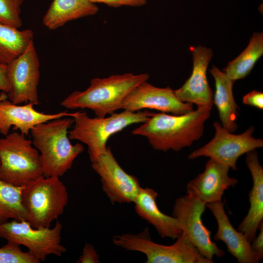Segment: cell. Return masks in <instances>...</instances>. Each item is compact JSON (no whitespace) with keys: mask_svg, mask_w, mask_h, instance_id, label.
I'll return each instance as SVG.
<instances>
[{"mask_svg":"<svg viewBox=\"0 0 263 263\" xmlns=\"http://www.w3.org/2000/svg\"><path fill=\"white\" fill-rule=\"evenodd\" d=\"M210 115V111L203 107L181 115L154 113L132 133L146 137L156 150L178 151L202 137Z\"/></svg>","mask_w":263,"mask_h":263,"instance_id":"1","label":"cell"},{"mask_svg":"<svg viewBox=\"0 0 263 263\" xmlns=\"http://www.w3.org/2000/svg\"><path fill=\"white\" fill-rule=\"evenodd\" d=\"M74 118H59L39 124L30 131L34 147L40 153L44 176L60 177L84 150L80 143L71 144L68 129Z\"/></svg>","mask_w":263,"mask_h":263,"instance_id":"2","label":"cell"},{"mask_svg":"<svg viewBox=\"0 0 263 263\" xmlns=\"http://www.w3.org/2000/svg\"><path fill=\"white\" fill-rule=\"evenodd\" d=\"M149 77L146 73H125L106 78H94L86 90L73 92L60 105L69 109H89L96 117H104L122 109V103L129 93Z\"/></svg>","mask_w":263,"mask_h":263,"instance_id":"3","label":"cell"},{"mask_svg":"<svg viewBox=\"0 0 263 263\" xmlns=\"http://www.w3.org/2000/svg\"><path fill=\"white\" fill-rule=\"evenodd\" d=\"M147 110L131 112L124 110L106 117H90L86 113L76 112L73 129L69 131L70 139L76 140L88 146V152L92 162L96 161L107 150V142L113 134L128 126L143 123L153 114Z\"/></svg>","mask_w":263,"mask_h":263,"instance_id":"4","label":"cell"},{"mask_svg":"<svg viewBox=\"0 0 263 263\" xmlns=\"http://www.w3.org/2000/svg\"><path fill=\"white\" fill-rule=\"evenodd\" d=\"M44 176L40 154L32 140L13 132L0 138V178L24 187Z\"/></svg>","mask_w":263,"mask_h":263,"instance_id":"5","label":"cell"},{"mask_svg":"<svg viewBox=\"0 0 263 263\" xmlns=\"http://www.w3.org/2000/svg\"><path fill=\"white\" fill-rule=\"evenodd\" d=\"M21 200L32 227H51L63 214L68 193L59 177L43 176L23 187Z\"/></svg>","mask_w":263,"mask_h":263,"instance_id":"6","label":"cell"},{"mask_svg":"<svg viewBox=\"0 0 263 263\" xmlns=\"http://www.w3.org/2000/svg\"><path fill=\"white\" fill-rule=\"evenodd\" d=\"M113 243L127 250L144 254L146 263H213L202 255L183 233L173 244L165 245L153 242L148 227L138 234L115 235Z\"/></svg>","mask_w":263,"mask_h":263,"instance_id":"7","label":"cell"},{"mask_svg":"<svg viewBox=\"0 0 263 263\" xmlns=\"http://www.w3.org/2000/svg\"><path fill=\"white\" fill-rule=\"evenodd\" d=\"M62 228L58 221L52 228H34L27 221L13 220L0 223V238L26 247L41 262L49 255L60 257L67 251L61 244Z\"/></svg>","mask_w":263,"mask_h":263,"instance_id":"8","label":"cell"},{"mask_svg":"<svg viewBox=\"0 0 263 263\" xmlns=\"http://www.w3.org/2000/svg\"><path fill=\"white\" fill-rule=\"evenodd\" d=\"M215 132L213 138L207 144L193 151L188 156L194 159L208 157L237 170L238 159L244 154L263 147V140L253 135L254 127H249L243 133L235 134L224 129L218 122L213 123Z\"/></svg>","mask_w":263,"mask_h":263,"instance_id":"9","label":"cell"},{"mask_svg":"<svg viewBox=\"0 0 263 263\" xmlns=\"http://www.w3.org/2000/svg\"><path fill=\"white\" fill-rule=\"evenodd\" d=\"M206 207L204 203L187 194L175 200L172 216L177 220L182 233L199 252L213 260L214 256L223 257L225 252L211 240V232L202 222L201 216Z\"/></svg>","mask_w":263,"mask_h":263,"instance_id":"10","label":"cell"},{"mask_svg":"<svg viewBox=\"0 0 263 263\" xmlns=\"http://www.w3.org/2000/svg\"><path fill=\"white\" fill-rule=\"evenodd\" d=\"M39 66L33 39L23 53L6 64V75L10 88L7 95L10 101L18 105L39 103Z\"/></svg>","mask_w":263,"mask_h":263,"instance_id":"11","label":"cell"},{"mask_svg":"<svg viewBox=\"0 0 263 263\" xmlns=\"http://www.w3.org/2000/svg\"><path fill=\"white\" fill-rule=\"evenodd\" d=\"M92 163V168L100 177L103 191L112 203L134 202L141 188L139 182L121 167L109 147Z\"/></svg>","mask_w":263,"mask_h":263,"instance_id":"12","label":"cell"},{"mask_svg":"<svg viewBox=\"0 0 263 263\" xmlns=\"http://www.w3.org/2000/svg\"><path fill=\"white\" fill-rule=\"evenodd\" d=\"M122 109L131 112L150 109L162 113L181 115L193 110L192 104L180 101L174 90L158 88L144 81L135 87L124 99Z\"/></svg>","mask_w":263,"mask_h":263,"instance_id":"13","label":"cell"},{"mask_svg":"<svg viewBox=\"0 0 263 263\" xmlns=\"http://www.w3.org/2000/svg\"><path fill=\"white\" fill-rule=\"evenodd\" d=\"M193 69L191 75L180 88L174 91L176 97L181 102L194 104L197 107L211 111L213 92L207 76V71L213 56L211 49L201 45L191 47Z\"/></svg>","mask_w":263,"mask_h":263,"instance_id":"14","label":"cell"},{"mask_svg":"<svg viewBox=\"0 0 263 263\" xmlns=\"http://www.w3.org/2000/svg\"><path fill=\"white\" fill-rule=\"evenodd\" d=\"M230 168L210 158L204 171L190 180L187 185V193L206 205L222 202L225 191L238 183L237 179L228 175Z\"/></svg>","mask_w":263,"mask_h":263,"instance_id":"15","label":"cell"},{"mask_svg":"<svg viewBox=\"0 0 263 263\" xmlns=\"http://www.w3.org/2000/svg\"><path fill=\"white\" fill-rule=\"evenodd\" d=\"M35 104L27 103L21 105L7 99L0 101V133L7 135L12 126L24 135L29 134L35 126L55 119L65 116L73 117L75 113L67 111L53 114H46L36 111Z\"/></svg>","mask_w":263,"mask_h":263,"instance_id":"16","label":"cell"},{"mask_svg":"<svg viewBox=\"0 0 263 263\" xmlns=\"http://www.w3.org/2000/svg\"><path fill=\"white\" fill-rule=\"evenodd\" d=\"M215 217L218 229L213 236L216 241H221L226 245L228 251L239 263H258L262 258L252 249L250 242L244 234L236 230L225 212L222 202L206 204Z\"/></svg>","mask_w":263,"mask_h":263,"instance_id":"17","label":"cell"},{"mask_svg":"<svg viewBox=\"0 0 263 263\" xmlns=\"http://www.w3.org/2000/svg\"><path fill=\"white\" fill-rule=\"evenodd\" d=\"M246 154L245 162L253 181L248 196L249 209L246 216L238 227L249 242L256 237L257 231L263 222V169L260 165L256 150Z\"/></svg>","mask_w":263,"mask_h":263,"instance_id":"18","label":"cell"},{"mask_svg":"<svg viewBox=\"0 0 263 263\" xmlns=\"http://www.w3.org/2000/svg\"><path fill=\"white\" fill-rule=\"evenodd\" d=\"M157 196L154 189L141 188L133 202L135 210L139 217L155 228L162 238L176 239L182 233L177 221L161 211L156 204Z\"/></svg>","mask_w":263,"mask_h":263,"instance_id":"19","label":"cell"},{"mask_svg":"<svg viewBox=\"0 0 263 263\" xmlns=\"http://www.w3.org/2000/svg\"><path fill=\"white\" fill-rule=\"evenodd\" d=\"M215 80V92L213 102L217 108L222 126L233 133L238 128L236 120L239 115L237 105L233 94L234 81L224 72L213 66L209 71Z\"/></svg>","mask_w":263,"mask_h":263,"instance_id":"20","label":"cell"},{"mask_svg":"<svg viewBox=\"0 0 263 263\" xmlns=\"http://www.w3.org/2000/svg\"><path fill=\"white\" fill-rule=\"evenodd\" d=\"M98 10L88 0H53L42 22L49 29L55 30L71 20L94 15Z\"/></svg>","mask_w":263,"mask_h":263,"instance_id":"21","label":"cell"},{"mask_svg":"<svg viewBox=\"0 0 263 263\" xmlns=\"http://www.w3.org/2000/svg\"><path fill=\"white\" fill-rule=\"evenodd\" d=\"M263 55V34L254 33L246 48L228 63L223 72L234 81L244 78L250 73Z\"/></svg>","mask_w":263,"mask_h":263,"instance_id":"22","label":"cell"},{"mask_svg":"<svg viewBox=\"0 0 263 263\" xmlns=\"http://www.w3.org/2000/svg\"><path fill=\"white\" fill-rule=\"evenodd\" d=\"M18 29L0 23V63L7 64L18 57L33 39L32 30Z\"/></svg>","mask_w":263,"mask_h":263,"instance_id":"23","label":"cell"},{"mask_svg":"<svg viewBox=\"0 0 263 263\" xmlns=\"http://www.w3.org/2000/svg\"><path fill=\"white\" fill-rule=\"evenodd\" d=\"M23 187L16 186L0 178V223L9 219L28 220V214L21 200Z\"/></svg>","mask_w":263,"mask_h":263,"instance_id":"24","label":"cell"},{"mask_svg":"<svg viewBox=\"0 0 263 263\" xmlns=\"http://www.w3.org/2000/svg\"><path fill=\"white\" fill-rule=\"evenodd\" d=\"M30 251L21 250L20 245L12 242L0 248V263H39Z\"/></svg>","mask_w":263,"mask_h":263,"instance_id":"25","label":"cell"},{"mask_svg":"<svg viewBox=\"0 0 263 263\" xmlns=\"http://www.w3.org/2000/svg\"><path fill=\"white\" fill-rule=\"evenodd\" d=\"M23 0H0V23L19 28L22 26L20 15Z\"/></svg>","mask_w":263,"mask_h":263,"instance_id":"26","label":"cell"},{"mask_svg":"<svg viewBox=\"0 0 263 263\" xmlns=\"http://www.w3.org/2000/svg\"><path fill=\"white\" fill-rule=\"evenodd\" d=\"M93 3H101L109 6L118 7L122 6L139 7L144 5L147 0H88Z\"/></svg>","mask_w":263,"mask_h":263,"instance_id":"27","label":"cell"},{"mask_svg":"<svg viewBox=\"0 0 263 263\" xmlns=\"http://www.w3.org/2000/svg\"><path fill=\"white\" fill-rule=\"evenodd\" d=\"M99 256L94 246L88 243H86L77 263H98Z\"/></svg>","mask_w":263,"mask_h":263,"instance_id":"28","label":"cell"},{"mask_svg":"<svg viewBox=\"0 0 263 263\" xmlns=\"http://www.w3.org/2000/svg\"><path fill=\"white\" fill-rule=\"evenodd\" d=\"M243 102L247 105L263 109V93L260 91H252L243 96Z\"/></svg>","mask_w":263,"mask_h":263,"instance_id":"29","label":"cell"},{"mask_svg":"<svg viewBox=\"0 0 263 263\" xmlns=\"http://www.w3.org/2000/svg\"><path fill=\"white\" fill-rule=\"evenodd\" d=\"M258 229L260 233L258 236L251 242V247L253 251L261 258L263 257V222L260 225Z\"/></svg>","mask_w":263,"mask_h":263,"instance_id":"30","label":"cell"},{"mask_svg":"<svg viewBox=\"0 0 263 263\" xmlns=\"http://www.w3.org/2000/svg\"><path fill=\"white\" fill-rule=\"evenodd\" d=\"M6 64L0 63V92H4L7 94L10 88L6 78Z\"/></svg>","mask_w":263,"mask_h":263,"instance_id":"31","label":"cell"},{"mask_svg":"<svg viewBox=\"0 0 263 263\" xmlns=\"http://www.w3.org/2000/svg\"><path fill=\"white\" fill-rule=\"evenodd\" d=\"M8 99L7 94L4 92H0V101Z\"/></svg>","mask_w":263,"mask_h":263,"instance_id":"32","label":"cell"}]
</instances>
